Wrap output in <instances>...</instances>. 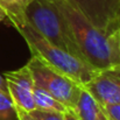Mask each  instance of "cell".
Listing matches in <instances>:
<instances>
[{
    "label": "cell",
    "mask_w": 120,
    "mask_h": 120,
    "mask_svg": "<svg viewBox=\"0 0 120 120\" xmlns=\"http://www.w3.org/2000/svg\"><path fill=\"white\" fill-rule=\"evenodd\" d=\"M67 20L82 56L96 69L116 64L111 34L98 29L71 0H51Z\"/></svg>",
    "instance_id": "1"
},
{
    "label": "cell",
    "mask_w": 120,
    "mask_h": 120,
    "mask_svg": "<svg viewBox=\"0 0 120 120\" xmlns=\"http://www.w3.org/2000/svg\"><path fill=\"white\" fill-rule=\"evenodd\" d=\"M15 29L23 38L32 55L40 57L41 60L76 80L80 85L86 84L98 70L85 60L50 43L28 23L21 25Z\"/></svg>",
    "instance_id": "2"
},
{
    "label": "cell",
    "mask_w": 120,
    "mask_h": 120,
    "mask_svg": "<svg viewBox=\"0 0 120 120\" xmlns=\"http://www.w3.org/2000/svg\"><path fill=\"white\" fill-rule=\"evenodd\" d=\"M26 19L45 40L84 60L67 20L51 0H34L26 11Z\"/></svg>",
    "instance_id": "3"
},
{
    "label": "cell",
    "mask_w": 120,
    "mask_h": 120,
    "mask_svg": "<svg viewBox=\"0 0 120 120\" xmlns=\"http://www.w3.org/2000/svg\"><path fill=\"white\" fill-rule=\"evenodd\" d=\"M26 64L32 72L35 85L48 91L68 109H72L75 106L83 85L55 69L38 56L32 55L30 60Z\"/></svg>",
    "instance_id": "4"
},
{
    "label": "cell",
    "mask_w": 120,
    "mask_h": 120,
    "mask_svg": "<svg viewBox=\"0 0 120 120\" xmlns=\"http://www.w3.org/2000/svg\"><path fill=\"white\" fill-rule=\"evenodd\" d=\"M2 77L16 111L30 113L36 110L33 97L34 79L27 64L16 70L6 71Z\"/></svg>",
    "instance_id": "5"
},
{
    "label": "cell",
    "mask_w": 120,
    "mask_h": 120,
    "mask_svg": "<svg viewBox=\"0 0 120 120\" xmlns=\"http://www.w3.org/2000/svg\"><path fill=\"white\" fill-rule=\"evenodd\" d=\"M101 106L120 104V64L98 69L83 85Z\"/></svg>",
    "instance_id": "6"
},
{
    "label": "cell",
    "mask_w": 120,
    "mask_h": 120,
    "mask_svg": "<svg viewBox=\"0 0 120 120\" xmlns=\"http://www.w3.org/2000/svg\"><path fill=\"white\" fill-rule=\"evenodd\" d=\"M101 32L111 34L119 25L120 0H71Z\"/></svg>",
    "instance_id": "7"
},
{
    "label": "cell",
    "mask_w": 120,
    "mask_h": 120,
    "mask_svg": "<svg viewBox=\"0 0 120 120\" xmlns=\"http://www.w3.org/2000/svg\"><path fill=\"white\" fill-rule=\"evenodd\" d=\"M72 111L79 120H107L103 106L83 86Z\"/></svg>",
    "instance_id": "8"
},
{
    "label": "cell",
    "mask_w": 120,
    "mask_h": 120,
    "mask_svg": "<svg viewBox=\"0 0 120 120\" xmlns=\"http://www.w3.org/2000/svg\"><path fill=\"white\" fill-rule=\"evenodd\" d=\"M34 0H0V6L5 9L7 19L14 28L27 23L26 11Z\"/></svg>",
    "instance_id": "9"
},
{
    "label": "cell",
    "mask_w": 120,
    "mask_h": 120,
    "mask_svg": "<svg viewBox=\"0 0 120 120\" xmlns=\"http://www.w3.org/2000/svg\"><path fill=\"white\" fill-rule=\"evenodd\" d=\"M33 97H34L35 107L38 110L62 112V113H65L69 110L65 105L58 101L52 94H50L48 91H45L44 89L35 84H34V90H33Z\"/></svg>",
    "instance_id": "10"
},
{
    "label": "cell",
    "mask_w": 120,
    "mask_h": 120,
    "mask_svg": "<svg viewBox=\"0 0 120 120\" xmlns=\"http://www.w3.org/2000/svg\"><path fill=\"white\" fill-rule=\"evenodd\" d=\"M0 120H19L15 106L8 93L0 91Z\"/></svg>",
    "instance_id": "11"
},
{
    "label": "cell",
    "mask_w": 120,
    "mask_h": 120,
    "mask_svg": "<svg viewBox=\"0 0 120 120\" xmlns=\"http://www.w3.org/2000/svg\"><path fill=\"white\" fill-rule=\"evenodd\" d=\"M29 116L34 120H64V113L54 112V111H43L34 110L29 113Z\"/></svg>",
    "instance_id": "12"
},
{
    "label": "cell",
    "mask_w": 120,
    "mask_h": 120,
    "mask_svg": "<svg viewBox=\"0 0 120 120\" xmlns=\"http://www.w3.org/2000/svg\"><path fill=\"white\" fill-rule=\"evenodd\" d=\"M104 113L107 120H120V104L103 106Z\"/></svg>",
    "instance_id": "13"
},
{
    "label": "cell",
    "mask_w": 120,
    "mask_h": 120,
    "mask_svg": "<svg viewBox=\"0 0 120 120\" xmlns=\"http://www.w3.org/2000/svg\"><path fill=\"white\" fill-rule=\"evenodd\" d=\"M111 36L114 43V52H116V64H120V23L118 27L111 33Z\"/></svg>",
    "instance_id": "14"
},
{
    "label": "cell",
    "mask_w": 120,
    "mask_h": 120,
    "mask_svg": "<svg viewBox=\"0 0 120 120\" xmlns=\"http://www.w3.org/2000/svg\"><path fill=\"white\" fill-rule=\"evenodd\" d=\"M64 120H79V119L77 118V116L75 114V112L72 111V109H69L64 113Z\"/></svg>",
    "instance_id": "15"
},
{
    "label": "cell",
    "mask_w": 120,
    "mask_h": 120,
    "mask_svg": "<svg viewBox=\"0 0 120 120\" xmlns=\"http://www.w3.org/2000/svg\"><path fill=\"white\" fill-rule=\"evenodd\" d=\"M16 114H18L19 120H34L29 116V113H26V112H19V111H16Z\"/></svg>",
    "instance_id": "16"
},
{
    "label": "cell",
    "mask_w": 120,
    "mask_h": 120,
    "mask_svg": "<svg viewBox=\"0 0 120 120\" xmlns=\"http://www.w3.org/2000/svg\"><path fill=\"white\" fill-rule=\"evenodd\" d=\"M0 91L1 92H5V93H8L7 91V85H6V82L4 79V77L0 75Z\"/></svg>",
    "instance_id": "17"
},
{
    "label": "cell",
    "mask_w": 120,
    "mask_h": 120,
    "mask_svg": "<svg viewBox=\"0 0 120 120\" xmlns=\"http://www.w3.org/2000/svg\"><path fill=\"white\" fill-rule=\"evenodd\" d=\"M5 19H7V14H6L5 9L0 6V22H2Z\"/></svg>",
    "instance_id": "18"
},
{
    "label": "cell",
    "mask_w": 120,
    "mask_h": 120,
    "mask_svg": "<svg viewBox=\"0 0 120 120\" xmlns=\"http://www.w3.org/2000/svg\"><path fill=\"white\" fill-rule=\"evenodd\" d=\"M118 22L120 23V6H119V11H118Z\"/></svg>",
    "instance_id": "19"
}]
</instances>
